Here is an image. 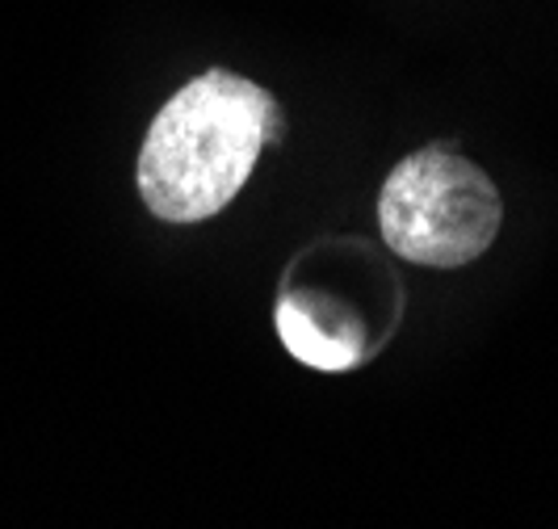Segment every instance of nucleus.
<instances>
[{"label":"nucleus","instance_id":"f257e3e1","mask_svg":"<svg viewBox=\"0 0 558 529\" xmlns=\"http://www.w3.org/2000/svg\"><path fill=\"white\" fill-rule=\"evenodd\" d=\"M278 127L274 97L260 84L206 72L156 113L140 152V194L168 224L219 215L256 168Z\"/></svg>","mask_w":558,"mask_h":529},{"label":"nucleus","instance_id":"f03ea898","mask_svg":"<svg viewBox=\"0 0 558 529\" xmlns=\"http://www.w3.org/2000/svg\"><path fill=\"white\" fill-rule=\"evenodd\" d=\"M378 219L399 256L458 269L492 249L500 231V194L478 165L446 147H424L387 177Z\"/></svg>","mask_w":558,"mask_h":529},{"label":"nucleus","instance_id":"7ed1b4c3","mask_svg":"<svg viewBox=\"0 0 558 529\" xmlns=\"http://www.w3.org/2000/svg\"><path fill=\"white\" fill-rule=\"evenodd\" d=\"M281 345L315 370H349L365 358V324L324 290H286L278 303Z\"/></svg>","mask_w":558,"mask_h":529}]
</instances>
